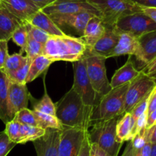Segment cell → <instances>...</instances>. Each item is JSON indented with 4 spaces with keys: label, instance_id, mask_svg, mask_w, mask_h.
<instances>
[{
    "label": "cell",
    "instance_id": "obj_1",
    "mask_svg": "<svg viewBox=\"0 0 156 156\" xmlns=\"http://www.w3.org/2000/svg\"><path fill=\"white\" fill-rule=\"evenodd\" d=\"M56 116L62 128L88 130L91 127L93 107L86 106L82 98L72 87L56 103Z\"/></svg>",
    "mask_w": 156,
    "mask_h": 156
},
{
    "label": "cell",
    "instance_id": "obj_2",
    "mask_svg": "<svg viewBox=\"0 0 156 156\" xmlns=\"http://www.w3.org/2000/svg\"><path fill=\"white\" fill-rule=\"evenodd\" d=\"M87 45L82 38L64 35L50 36L45 43L43 54L55 61L76 62L83 57Z\"/></svg>",
    "mask_w": 156,
    "mask_h": 156
},
{
    "label": "cell",
    "instance_id": "obj_3",
    "mask_svg": "<svg viewBox=\"0 0 156 156\" xmlns=\"http://www.w3.org/2000/svg\"><path fill=\"white\" fill-rule=\"evenodd\" d=\"M129 84L114 88L103 96L100 102L93 107L91 126L96 122L109 120L125 113V99Z\"/></svg>",
    "mask_w": 156,
    "mask_h": 156
},
{
    "label": "cell",
    "instance_id": "obj_4",
    "mask_svg": "<svg viewBox=\"0 0 156 156\" xmlns=\"http://www.w3.org/2000/svg\"><path fill=\"white\" fill-rule=\"evenodd\" d=\"M120 116L96 122L88 131L90 142L98 145L111 156H118L123 145L122 142L118 141L116 133V125Z\"/></svg>",
    "mask_w": 156,
    "mask_h": 156
},
{
    "label": "cell",
    "instance_id": "obj_5",
    "mask_svg": "<svg viewBox=\"0 0 156 156\" xmlns=\"http://www.w3.org/2000/svg\"><path fill=\"white\" fill-rule=\"evenodd\" d=\"M99 12L102 21L107 25L114 26L121 17L143 12V8L132 0H88Z\"/></svg>",
    "mask_w": 156,
    "mask_h": 156
},
{
    "label": "cell",
    "instance_id": "obj_6",
    "mask_svg": "<svg viewBox=\"0 0 156 156\" xmlns=\"http://www.w3.org/2000/svg\"><path fill=\"white\" fill-rule=\"evenodd\" d=\"M86 61V70L88 78L94 90L102 97L109 93L112 88L107 76L105 57L99 55L87 47L83 55Z\"/></svg>",
    "mask_w": 156,
    "mask_h": 156
},
{
    "label": "cell",
    "instance_id": "obj_7",
    "mask_svg": "<svg viewBox=\"0 0 156 156\" xmlns=\"http://www.w3.org/2000/svg\"><path fill=\"white\" fill-rule=\"evenodd\" d=\"M74 82L73 88L82 98L84 103L88 106L94 107L100 102L101 96L94 90L88 78L86 70V61L85 57L73 62Z\"/></svg>",
    "mask_w": 156,
    "mask_h": 156
},
{
    "label": "cell",
    "instance_id": "obj_8",
    "mask_svg": "<svg viewBox=\"0 0 156 156\" xmlns=\"http://www.w3.org/2000/svg\"><path fill=\"white\" fill-rule=\"evenodd\" d=\"M114 27L119 33H127L136 38L156 30L155 23L143 12L121 17Z\"/></svg>",
    "mask_w": 156,
    "mask_h": 156
},
{
    "label": "cell",
    "instance_id": "obj_9",
    "mask_svg": "<svg viewBox=\"0 0 156 156\" xmlns=\"http://www.w3.org/2000/svg\"><path fill=\"white\" fill-rule=\"evenodd\" d=\"M156 86V83L144 72L129 84L125 99V113L130 112Z\"/></svg>",
    "mask_w": 156,
    "mask_h": 156
},
{
    "label": "cell",
    "instance_id": "obj_10",
    "mask_svg": "<svg viewBox=\"0 0 156 156\" xmlns=\"http://www.w3.org/2000/svg\"><path fill=\"white\" fill-rule=\"evenodd\" d=\"M41 10L50 16L88 12L101 17L98 11L88 0H56Z\"/></svg>",
    "mask_w": 156,
    "mask_h": 156
},
{
    "label": "cell",
    "instance_id": "obj_11",
    "mask_svg": "<svg viewBox=\"0 0 156 156\" xmlns=\"http://www.w3.org/2000/svg\"><path fill=\"white\" fill-rule=\"evenodd\" d=\"M88 131L75 128H62L58 145V156L79 155L82 142Z\"/></svg>",
    "mask_w": 156,
    "mask_h": 156
},
{
    "label": "cell",
    "instance_id": "obj_12",
    "mask_svg": "<svg viewBox=\"0 0 156 156\" xmlns=\"http://www.w3.org/2000/svg\"><path fill=\"white\" fill-rule=\"evenodd\" d=\"M30 93L26 84H19L9 80L8 92V113L12 120L18 111L27 108Z\"/></svg>",
    "mask_w": 156,
    "mask_h": 156
},
{
    "label": "cell",
    "instance_id": "obj_13",
    "mask_svg": "<svg viewBox=\"0 0 156 156\" xmlns=\"http://www.w3.org/2000/svg\"><path fill=\"white\" fill-rule=\"evenodd\" d=\"M138 43V52L135 58L143 70L156 58V30L140 36Z\"/></svg>",
    "mask_w": 156,
    "mask_h": 156
},
{
    "label": "cell",
    "instance_id": "obj_14",
    "mask_svg": "<svg viewBox=\"0 0 156 156\" xmlns=\"http://www.w3.org/2000/svg\"><path fill=\"white\" fill-rule=\"evenodd\" d=\"M61 130L47 128L43 137L34 141L37 156H58V145Z\"/></svg>",
    "mask_w": 156,
    "mask_h": 156
},
{
    "label": "cell",
    "instance_id": "obj_15",
    "mask_svg": "<svg viewBox=\"0 0 156 156\" xmlns=\"http://www.w3.org/2000/svg\"><path fill=\"white\" fill-rule=\"evenodd\" d=\"M94 15L91 12H82L69 15H56L49 16L59 28L62 26H68L76 30V32L82 37L87 23Z\"/></svg>",
    "mask_w": 156,
    "mask_h": 156
},
{
    "label": "cell",
    "instance_id": "obj_16",
    "mask_svg": "<svg viewBox=\"0 0 156 156\" xmlns=\"http://www.w3.org/2000/svg\"><path fill=\"white\" fill-rule=\"evenodd\" d=\"M1 5L23 23L41 10L29 0H1Z\"/></svg>",
    "mask_w": 156,
    "mask_h": 156
},
{
    "label": "cell",
    "instance_id": "obj_17",
    "mask_svg": "<svg viewBox=\"0 0 156 156\" xmlns=\"http://www.w3.org/2000/svg\"><path fill=\"white\" fill-rule=\"evenodd\" d=\"M106 25V31L103 36L91 47V50L96 54L105 57L106 59L110 58V55L115 48L118 42L120 33L114 28V26Z\"/></svg>",
    "mask_w": 156,
    "mask_h": 156
},
{
    "label": "cell",
    "instance_id": "obj_18",
    "mask_svg": "<svg viewBox=\"0 0 156 156\" xmlns=\"http://www.w3.org/2000/svg\"><path fill=\"white\" fill-rule=\"evenodd\" d=\"M141 73V70H137L135 67L131 56L123 66L114 72L111 81L110 82L111 88H117L120 86L129 84L131 81L136 78Z\"/></svg>",
    "mask_w": 156,
    "mask_h": 156
},
{
    "label": "cell",
    "instance_id": "obj_19",
    "mask_svg": "<svg viewBox=\"0 0 156 156\" xmlns=\"http://www.w3.org/2000/svg\"><path fill=\"white\" fill-rule=\"evenodd\" d=\"M106 31V25L103 23L101 17L94 15L90 18L81 38L85 41L87 47L91 48L101 38Z\"/></svg>",
    "mask_w": 156,
    "mask_h": 156
},
{
    "label": "cell",
    "instance_id": "obj_20",
    "mask_svg": "<svg viewBox=\"0 0 156 156\" xmlns=\"http://www.w3.org/2000/svg\"><path fill=\"white\" fill-rule=\"evenodd\" d=\"M26 22H29L35 27L41 29L50 36H62L66 35L65 32L53 21L51 18L44 13L42 10H39L32 15Z\"/></svg>",
    "mask_w": 156,
    "mask_h": 156
},
{
    "label": "cell",
    "instance_id": "obj_21",
    "mask_svg": "<svg viewBox=\"0 0 156 156\" xmlns=\"http://www.w3.org/2000/svg\"><path fill=\"white\" fill-rule=\"evenodd\" d=\"M23 24L22 21L0 6V41H8L12 38L15 29Z\"/></svg>",
    "mask_w": 156,
    "mask_h": 156
},
{
    "label": "cell",
    "instance_id": "obj_22",
    "mask_svg": "<svg viewBox=\"0 0 156 156\" xmlns=\"http://www.w3.org/2000/svg\"><path fill=\"white\" fill-rule=\"evenodd\" d=\"M138 38L127 33H120L118 42L110 55V58L123 55L135 57L138 52Z\"/></svg>",
    "mask_w": 156,
    "mask_h": 156
},
{
    "label": "cell",
    "instance_id": "obj_23",
    "mask_svg": "<svg viewBox=\"0 0 156 156\" xmlns=\"http://www.w3.org/2000/svg\"><path fill=\"white\" fill-rule=\"evenodd\" d=\"M134 123L131 113L129 112L124 113L120 116L116 125L117 138L120 142H129L133 139Z\"/></svg>",
    "mask_w": 156,
    "mask_h": 156
},
{
    "label": "cell",
    "instance_id": "obj_24",
    "mask_svg": "<svg viewBox=\"0 0 156 156\" xmlns=\"http://www.w3.org/2000/svg\"><path fill=\"white\" fill-rule=\"evenodd\" d=\"M53 63V61L50 58H47L44 54H41L32 60L30 63V68H29L28 73H27L26 84L32 82L35 79L41 76L43 73L46 71Z\"/></svg>",
    "mask_w": 156,
    "mask_h": 156
},
{
    "label": "cell",
    "instance_id": "obj_25",
    "mask_svg": "<svg viewBox=\"0 0 156 156\" xmlns=\"http://www.w3.org/2000/svg\"><path fill=\"white\" fill-rule=\"evenodd\" d=\"M9 79L3 70L0 69V119L4 123L10 119L8 113V92Z\"/></svg>",
    "mask_w": 156,
    "mask_h": 156
},
{
    "label": "cell",
    "instance_id": "obj_26",
    "mask_svg": "<svg viewBox=\"0 0 156 156\" xmlns=\"http://www.w3.org/2000/svg\"><path fill=\"white\" fill-rule=\"evenodd\" d=\"M29 100L32 102L33 106V110L41 112V113H47V114L52 115V116H56V106L55 103L50 99V96L47 93V90H44V96L40 99H34L30 94L29 96Z\"/></svg>",
    "mask_w": 156,
    "mask_h": 156
},
{
    "label": "cell",
    "instance_id": "obj_27",
    "mask_svg": "<svg viewBox=\"0 0 156 156\" xmlns=\"http://www.w3.org/2000/svg\"><path fill=\"white\" fill-rule=\"evenodd\" d=\"M45 133L46 129L39 126L21 124L19 144H25L28 142H34L43 137Z\"/></svg>",
    "mask_w": 156,
    "mask_h": 156
},
{
    "label": "cell",
    "instance_id": "obj_28",
    "mask_svg": "<svg viewBox=\"0 0 156 156\" xmlns=\"http://www.w3.org/2000/svg\"><path fill=\"white\" fill-rule=\"evenodd\" d=\"M35 118L37 121L38 126L41 128L47 129V128H53V129L62 130V125L60 123L59 119L56 116L47 114V113H41V112L33 110Z\"/></svg>",
    "mask_w": 156,
    "mask_h": 156
},
{
    "label": "cell",
    "instance_id": "obj_29",
    "mask_svg": "<svg viewBox=\"0 0 156 156\" xmlns=\"http://www.w3.org/2000/svg\"><path fill=\"white\" fill-rule=\"evenodd\" d=\"M27 56H23L21 53H15L13 54L8 57L5 63L4 67H3V71L8 74L9 73L18 70L20 67H22L26 62H27Z\"/></svg>",
    "mask_w": 156,
    "mask_h": 156
},
{
    "label": "cell",
    "instance_id": "obj_30",
    "mask_svg": "<svg viewBox=\"0 0 156 156\" xmlns=\"http://www.w3.org/2000/svg\"><path fill=\"white\" fill-rule=\"evenodd\" d=\"M30 63H31V61L28 58L27 62L22 67H21L19 69L15 70V71L12 72V73L6 74L9 77V80L19 84H26V79H27V73H28L29 68H30Z\"/></svg>",
    "mask_w": 156,
    "mask_h": 156
},
{
    "label": "cell",
    "instance_id": "obj_31",
    "mask_svg": "<svg viewBox=\"0 0 156 156\" xmlns=\"http://www.w3.org/2000/svg\"><path fill=\"white\" fill-rule=\"evenodd\" d=\"M13 119L22 125H29L38 126L37 121L35 118L33 110L27 108H24L18 111L14 116Z\"/></svg>",
    "mask_w": 156,
    "mask_h": 156
},
{
    "label": "cell",
    "instance_id": "obj_32",
    "mask_svg": "<svg viewBox=\"0 0 156 156\" xmlns=\"http://www.w3.org/2000/svg\"><path fill=\"white\" fill-rule=\"evenodd\" d=\"M27 37H28L27 31L24 23L18 26L12 34L11 39H12L14 43L21 47V53L25 50L27 42Z\"/></svg>",
    "mask_w": 156,
    "mask_h": 156
},
{
    "label": "cell",
    "instance_id": "obj_33",
    "mask_svg": "<svg viewBox=\"0 0 156 156\" xmlns=\"http://www.w3.org/2000/svg\"><path fill=\"white\" fill-rule=\"evenodd\" d=\"M43 50H44V45L40 44L39 42L36 41L28 35L27 45H26L25 50H24L26 53V56L30 61H32L39 55L43 54Z\"/></svg>",
    "mask_w": 156,
    "mask_h": 156
},
{
    "label": "cell",
    "instance_id": "obj_34",
    "mask_svg": "<svg viewBox=\"0 0 156 156\" xmlns=\"http://www.w3.org/2000/svg\"><path fill=\"white\" fill-rule=\"evenodd\" d=\"M24 25H25L27 31V35L30 37H31L33 39H34L35 41L39 42L40 44H43L44 46L45 43L47 42V40L49 39V38L50 37V35H49L48 34L46 33L45 32H44L41 29L35 27L33 24H31L29 22H24Z\"/></svg>",
    "mask_w": 156,
    "mask_h": 156
},
{
    "label": "cell",
    "instance_id": "obj_35",
    "mask_svg": "<svg viewBox=\"0 0 156 156\" xmlns=\"http://www.w3.org/2000/svg\"><path fill=\"white\" fill-rule=\"evenodd\" d=\"M20 126L21 124L15 119L9 121L5 123V128L4 132L12 142L19 144L20 142Z\"/></svg>",
    "mask_w": 156,
    "mask_h": 156
},
{
    "label": "cell",
    "instance_id": "obj_36",
    "mask_svg": "<svg viewBox=\"0 0 156 156\" xmlns=\"http://www.w3.org/2000/svg\"><path fill=\"white\" fill-rule=\"evenodd\" d=\"M152 90L150 93H148V94L146 95L140 102H138V103L136 104V106L129 112V113H131V116H132L133 120L134 123H136V121L137 120V119H138L141 115H143V113L147 112L148 106H149V99H150L151 96H152Z\"/></svg>",
    "mask_w": 156,
    "mask_h": 156
},
{
    "label": "cell",
    "instance_id": "obj_37",
    "mask_svg": "<svg viewBox=\"0 0 156 156\" xmlns=\"http://www.w3.org/2000/svg\"><path fill=\"white\" fill-rule=\"evenodd\" d=\"M16 145L9 139L4 131L0 133V156H7Z\"/></svg>",
    "mask_w": 156,
    "mask_h": 156
},
{
    "label": "cell",
    "instance_id": "obj_38",
    "mask_svg": "<svg viewBox=\"0 0 156 156\" xmlns=\"http://www.w3.org/2000/svg\"><path fill=\"white\" fill-rule=\"evenodd\" d=\"M8 41H0V69L2 70L4 67L5 63L7 60L9 54V46H8Z\"/></svg>",
    "mask_w": 156,
    "mask_h": 156
},
{
    "label": "cell",
    "instance_id": "obj_39",
    "mask_svg": "<svg viewBox=\"0 0 156 156\" xmlns=\"http://www.w3.org/2000/svg\"><path fill=\"white\" fill-rule=\"evenodd\" d=\"M142 71L144 72L146 75L152 78L154 81L156 83V58L152 61L151 64L145 67Z\"/></svg>",
    "mask_w": 156,
    "mask_h": 156
},
{
    "label": "cell",
    "instance_id": "obj_40",
    "mask_svg": "<svg viewBox=\"0 0 156 156\" xmlns=\"http://www.w3.org/2000/svg\"><path fill=\"white\" fill-rule=\"evenodd\" d=\"M90 148H91V142H90L88 133H87L82 142V147H81L80 151L78 156H90Z\"/></svg>",
    "mask_w": 156,
    "mask_h": 156
},
{
    "label": "cell",
    "instance_id": "obj_41",
    "mask_svg": "<svg viewBox=\"0 0 156 156\" xmlns=\"http://www.w3.org/2000/svg\"><path fill=\"white\" fill-rule=\"evenodd\" d=\"M90 156H111L108 152L94 143H91Z\"/></svg>",
    "mask_w": 156,
    "mask_h": 156
},
{
    "label": "cell",
    "instance_id": "obj_42",
    "mask_svg": "<svg viewBox=\"0 0 156 156\" xmlns=\"http://www.w3.org/2000/svg\"><path fill=\"white\" fill-rule=\"evenodd\" d=\"M141 7L156 8V0H132Z\"/></svg>",
    "mask_w": 156,
    "mask_h": 156
},
{
    "label": "cell",
    "instance_id": "obj_43",
    "mask_svg": "<svg viewBox=\"0 0 156 156\" xmlns=\"http://www.w3.org/2000/svg\"><path fill=\"white\" fill-rule=\"evenodd\" d=\"M143 8V12L149 17L156 24V8Z\"/></svg>",
    "mask_w": 156,
    "mask_h": 156
},
{
    "label": "cell",
    "instance_id": "obj_44",
    "mask_svg": "<svg viewBox=\"0 0 156 156\" xmlns=\"http://www.w3.org/2000/svg\"><path fill=\"white\" fill-rule=\"evenodd\" d=\"M156 124V110L149 113L147 116V123L146 128H149Z\"/></svg>",
    "mask_w": 156,
    "mask_h": 156
},
{
    "label": "cell",
    "instance_id": "obj_45",
    "mask_svg": "<svg viewBox=\"0 0 156 156\" xmlns=\"http://www.w3.org/2000/svg\"><path fill=\"white\" fill-rule=\"evenodd\" d=\"M29 1L32 2L34 4L36 5L40 9H42L44 8H45L46 6H49L50 4L53 3L56 0H29Z\"/></svg>",
    "mask_w": 156,
    "mask_h": 156
},
{
    "label": "cell",
    "instance_id": "obj_46",
    "mask_svg": "<svg viewBox=\"0 0 156 156\" xmlns=\"http://www.w3.org/2000/svg\"><path fill=\"white\" fill-rule=\"evenodd\" d=\"M134 152H135V148L133 145L132 141H129L121 156H134Z\"/></svg>",
    "mask_w": 156,
    "mask_h": 156
},
{
    "label": "cell",
    "instance_id": "obj_47",
    "mask_svg": "<svg viewBox=\"0 0 156 156\" xmlns=\"http://www.w3.org/2000/svg\"><path fill=\"white\" fill-rule=\"evenodd\" d=\"M151 142L156 143V124L152 126V134H151Z\"/></svg>",
    "mask_w": 156,
    "mask_h": 156
},
{
    "label": "cell",
    "instance_id": "obj_48",
    "mask_svg": "<svg viewBox=\"0 0 156 156\" xmlns=\"http://www.w3.org/2000/svg\"><path fill=\"white\" fill-rule=\"evenodd\" d=\"M150 156H156V143H152Z\"/></svg>",
    "mask_w": 156,
    "mask_h": 156
},
{
    "label": "cell",
    "instance_id": "obj_49",
    "mask_svg": "<svg viewBox=\"0 0 156 156\" xmlns=\"http://www.w3.org/2000/svg\"><path fill=\"white\" fill-rule=\"evenodd\" d=\"M134 156H142V154H141V149H135V152H134Z\"/></svg>",
    "mask_w": 156,
    "mask_h": 156
},
{
    "label": "cell",
    "instance_id": "obj_50",
    "mask_svg": "<svg viewBox=\"0 0 156 156\" xmlns=\"http://www.w3.org/2000/svg\"><path fill=\"white\" fill-rule=\"evenodd\" d=\"M0 6H1V0H0Z\"/></svg>",
    "mask_w": 156,
    "mask_h": 156
}]
</instances>
